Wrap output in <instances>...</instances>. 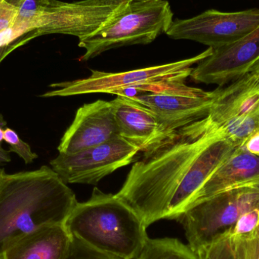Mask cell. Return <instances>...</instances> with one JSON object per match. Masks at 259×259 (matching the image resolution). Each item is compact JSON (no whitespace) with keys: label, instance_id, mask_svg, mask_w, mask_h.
<instances>
[{"label":"cell","instance_id":"9","mask_svg":"<svg viewBox=\"0 0 259 259\" xmlns=\"http://www.w3.org/2000/svg\"><path fill=\"white\" fill-rule=\"evenodd\" d=\"M139 152L137 146L121 137L76 153H59L50 165L66 184L94 185L131 164Z\"/></svg>","mask_w":259,"mask_h":259},{"label":"cell","instance_id":"11","mask_svg":"<svg viewBox=\"0 0 259 259\" xmlns=\"http://www.w3.org/2000/svg\"><path fill=\"white\" fill-rule=\"evenodd\" d=\"M213 92L212 106L201 119L209 132L232 120L259 118V59L241 75Z\"/></svg>","mask_w":259,"mask_h":259},{"label":"cell","instance_id":"23","mask_svg":"<svg viewBox=\"0 0 259 259\" xmlns=\"http://www.w3.org/2000/svg\"><path fill=\"white\" fill-rule=\"evenodd\" d=\"M239 259H259V237L252 235L232 238Z\"/></svg>","mask_w":259,"mask_h":259},{"label":"cell","instance_id":"4","mask_svg":"<svg viewBox=\"0 0 259 259\" xmlns=\"http://www.w3.org/2000/svg\"><path fill=\"white\" fill-rule=\"evenodd\" d=\"M173 12L166 0H129L117 13L89 36L79 39L88 61L112 49L148 44L166 33Z\"/></svg>","mask_w":259,"mask_h":259},{"label":"cell","instance_id":"13","mask_svg":"<svg viewBox=\"0 0 259 259\" xmlns=\"http://www.w3.org/2000/svg\"><path fill=\"white\" fill-rule=\"evenodd\" d=\"M121 137L111 102L97 100L79 108L58 147L59 153L74 154Z\"/></svg>","mask_w":259,"mask_h":259},{"label":"cell","instance_id":"5","mask_svg":"<svg viewBox=\"0 0 259 259\" xmlns=\"http://www.w3.org/2000/svg\"><path fill=\"white\" fill-rule=\"evenodd\" d=\"M212 51L213 49L208 47L200 54L189 59L125 72L108 73L92 70L91 75L87 78L50 85L55 90L41 97H71L91 94L119 95L131 89L143 92L152 87L185 81L191 75L193 65L209 56Z\"/></svg>","mask_w":259,"mask_h":259},{"label":"cell","instance_id":"14","mask_svg":"<svg viewBox=\"0 0 259 259\" xmlns=\"http://www.w3.org/2000/svg\"><path fill=\"white\" fill-rule=\"evenodd\" d=\"M110 102L120 136L140 152L152 150L175 132L166 128L151 109L131 97L118 95Z\"/></svg>","mask_w":259,"mask_h":259},{"label":"cell","instance_id":"20","mask_svg":"<svg viewBox=\"0 0 259 259\" xmlns=\"http://www.w3.org/2000/svg\"><path fill=\"white\" fill-rule=\"evenodd\" d=\"M258 222L259 208H254L242 214L236 223L225 232L232 238L249 237L258 228Z\"/></svg>","mask_w":259,"mask_h":259},{"label":"cell","instance_id":"16","mask_svg":"<svg viewBox=\"0 0 259 259\" xmlns=\"http://www.w3.org/2000/svg\"><path fill=\"white\" fill-rule=\"evenodd\" d=\"M71 242L64 225H46L17 240L1 259H66Z\"/></svg>","mask_w":259,"mask_h":259},{"label":"cell","instance_id":"7","mask_svg":"<svg viewBox=\"0 0 259 259\" xmlns=\"http://www.w3.org/2000/svg\"><path fill=\"white\" fill-rule=\"evenodd\" d=\"M129 0H83L74 3L52 0L30 24L34 37L52 33L89 36L103 26Z\"/></svg>","mask_w":259,"mask_h":259},{"label":"cell","instance_id":"6","mask_svg":"<svg viewBox=\"0 0 259 259\" xmlns=\"http://www.w3.org/2000/svg\"><path fill=\"white\" fill-rule=\"evenodd\" d=\"M259 208V184L213 196L186 210L181 223L190 249L199 255L246 211Z\"/></svg>","mask_w":259,"mask_h":259},{"label":"cell","instance_id":"19","mask_svg":"<svg viewBox=\"0 0 259 259\" xmlns=\"http://www.w3.org/2000/svg\"><path fill=\"white\" fill-rule=\"evenodd\" d=\"M203 253L208 259H239L234 241L225 231L219 234L199 255Z\"/></svg>","mask_w":259,"mask_h":259},{"label":"cell","instance_id":"28","mask_svg":"<svg viewBox=\"0 0 259 259\" xmlns=\"http://www.w3.org/2000/svg\"><path fill=\"white\" fill-rule=\"evenodd\" d=\"M6 124H7V122L3 118V115L0 114V147H2L3 142L4 141L3 136H4V130L6 127Z\"/></svg>","mask_w":259,"mask_h":259},{"label":"cell","instance_id":"15","mask_svg":"<svg viewBox=\"0 0 259 259\" xmlns=\"http://www.w3.org/2000/svg\"><path fill=\"white\" fill-rule=\"evenodd\" d=\"M256 184H259V157L241 146L213 173L193 205L225 192Z\"/></svg>","mask_w":259,"mask_h":259},{"label":"cell","instance_id":"26","mask_svg":"<svg viewBox=\"0 0 259 259\" xmlns=\"http://www.w3.org/2000/svg\"><path fill=\"white\" fill-rule=\"evenodd\" d=\"M243 147L249 153L259 157V130L246 139Z\"/></svg>","mask_w":259,"mask_h":259},{"label":"cell","instance_id":"8","mask_svg":"<svg viewBox=\"0 0 259 259\" xmlns=\"http://www.w3.org/2000/svg\"><path fill=\"white\" fill-rule=\"evenodd\" d=\"M258 27L259 9H210L188 19L175 20L165 33L171 39L196 41L214 50L237 42Z\"/></svg>","mask_w":259,"mask_h":259},{"label":"cell","instance_id":"25","mask_svg":"<svg viewBox=\"0 0 259 259\" xmlns=\"http://www.w3.org/2000/svg\"><path fill=\"white\" fill-rule=\"evenodd\" d=\"M33 38H34V36H33V35L31 33V34H30V36H21V37L18 38V39L14 41V42H11L10 44L0 47V63L3 62V59H4L8 55L10 54L11 53H12L14 50L18 49V47L27 44V42L31 40Z\"/></svg>","mask_w":259,"mask_h":259},{"label":"cell","instance_id":"12","mask_svg":"<svg viewBox=\"0 0 259 259\" xmlns=\"http://www.w3.org/2000/svg\"><path fill=\"white\" fill-rule=\"evenodd\" d=\"M258 59L259 27L231 45L213 50L193 68L190 77L196 83L221 88L243 74Z\"/></svg>","mask_w":259,"mask_h":259},{"label":"cell","instance_id":"30","mask_svg":"<svg viewBox=\"0 0 259 259\" xmlns=\"http://www.w3.org/2000/svg\"><path fill=\"white\" fill-rule=\"evenodd\" d=\"M199 258L200 259H208L207 255L205 254H201V255H199Z\"/></svg>","mask_w":259,"mask_h":259},{"label":"cell","instance_id":"24","mask_svg":"<svg viewBox=\"0 0 259 259\" xmlns=\"http://www.w3.org/2000/svg\"><path fill=\"white\" fill-rule=\"evenodd\" d=\"M18 11L6 0H0V34L15 25Z\"/></svg>","mask_w":259,"mask_h":259},{"label":"cell","instance_id":"3","mask_svg":"<svg viewBox=\"0 0 259 259\" xmlns=\"http://www.w3.org/2000/svg\"><path fill=\"white\" fill-rule=\"evenodd\" d=\"M71 237L118 259H136L148 239L140 216L116 194L94 189L84 202H77L64 224Z\"/></svg>","mask_w":259,"mask_h":259},{"label":"cell","instance_id":"17","mask_svg":"<svg viewBox=\"0 0 259 259\" xmlns=\"http://www.w3.org/2000/svg\"><path fill=\"white\" fill-rule=\"evenodd\" d=\"M136 259H200L188 245L175 238L148 237Z\"/></svg>","mask_w":259,"mask_h":259},{"label":"cell","instance_id":"27","mask_svg":"<svg viewBox=\"0 0 259 259\" xmlns=\"http://www.w3.org/2000/svg\"><path fill=\"white\" fill-rule=\"evenodd\" d=\"M10 151L6 150V149H3V148L0 147V166L6 164V163L10 162Z\"/></svg>","mask_w":259,"mask_h":259},{"label":"cell","instance_id":"2","mask_svg":"<svg viewBox=\"0 0 259 259\" xmlns=\"http://www.w3.org/2000/svg\"><path fill=\"white\" fill-rule=\"evenodd\" d=\"M77 202L74 192L52 167L12 175L0 168V259L32 231L64 225Z\"/></svg>","mask_w":259,"mask_h":259},{"label":"cell","instance_id":"22","mask_svg":"<svg viewBox=\"0 0 259 259\" xmlns=\"http://www.w3.org/2000/svg\"><path fill=\"white\" fill-rule=\"evenodd\" d=\"M66 259H118L99 252L77 239L71 237Z\"/></svg>","mask_w":259,"mask_h":259},{"label":"cell","instance_id":"21","mask_svg":"<svg viewBox=\"0 0 259 259\" xmlns=\"http://www.w3.org/2000/svg\"><path fill=\"white\" fill-rule=\"evenodd\" d=\"M3 139L9 145V151L18 154L26 164L31 163L33 160L38 158V155L32 152L30 146L23 141L13 130L6 127Z\"/></svg>","mask_w":259,"mask_h":259},{"label":"cell","instance_id":"1","mask_svg":"<svg viewBox=\"0 0 259 259\" xmlns=\"http://www.w3.org/2000/svg\"><path fill=\"white\" fill-rule=\"evenodd\" d=\"M245 142L219 138L194 121L144 152L116 196L146 228L162 219L178 221L213 173Z\"/></svg>","mask_w":259,"mask_h":259},{"label":"cell","instance_id":"10","mask_svg":"<svg viewBox=\"0 0 259 259\" xmlns=\"http://www.w3.org/2000/svg\"><path fill=\"white\" fill-rule=\"evenodd\" d=\"M131 97L151 109L164 127L174 132L205 118L214 95L213 91H205L179 81L152 87Z\"/></svg>","mask_w":259,"mask_h":259},{"label":"cell","instance_id":"18","mask_svg":"<svg viewBox=\"0 0 259 259\" xmlns=\"http://www.w3.org/2000/svg\"><path fill=\"white\" fill-rule=\"evenodd\" d=\"M18 11L15 25L10 29L15 39L29 33L30 24L47 9L52 0H6Z\"/></svg>","mask_w":259,"mask_h":259},{"label":"cell","instance_id":"29","mask_svg":"<svg viewBox=\"0 0 259 259\" xmlns=\"http://www.w3.org/2000/svg\"><path fill=\"white\" fill-rule=\"evenodd\" d=\"M253 235L257 236V237H259V222H258V228H257V229L255 230V232H254Z\"/></svg>","mask_w":259,"mask_h":259}]
</instances>
